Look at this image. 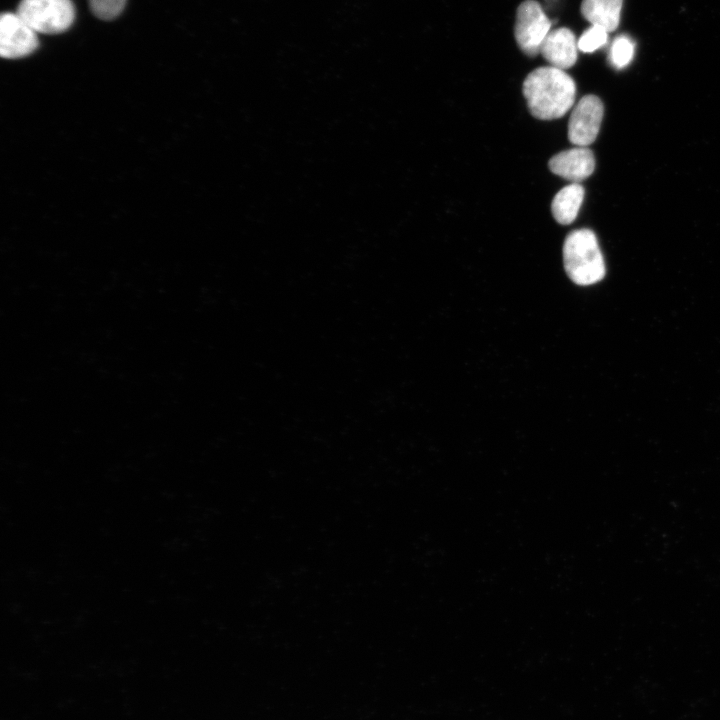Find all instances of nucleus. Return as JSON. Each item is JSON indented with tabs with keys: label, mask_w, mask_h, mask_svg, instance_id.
Returning a JSON list of instances; mask_svg holds the SVG:
<instances>
[{
	"label": "nucleus",
	"mask_w": 720,
	"mask_h": 720,
	"mask_svg": "<svg viewBox=\"0 0 720 720\" xmlns=\"http://www.w3.org/2000/svg\"><path fill=\"white\" fill-rule=\"evenodd\" d=\"M608 40V32L596 25H591L577 41L578 49L590 53L604 46Z\"/></svg>",
	"instance_id": "f8f14e48"
},
{
	"label": "nucleus",
	"mask_w": 720,
	"mask_h": 720,
	"mask_svg": "<svg viewBox=\"0 0 720 720\" xmlns=\"http://www.w3.org/2000/svg\"><path fill=\"white\" fill-rule=\"evenodd\" d=\"M36 33L17 13H3L0 18L1 56L16 59L31 54L39 44Z\"/></svg>",
	"instance_id": "423d86ee"
},
{
	"label": "nucleus",
	"mask_w": 720,
	"mask_h": 720,
	"mask_svg": "<svg viewBox=\"0 0 720 720\" xmlns=\"http://www.w3.org/2000/svg\"><path fill=\"white\" fill-rule=\"evenodd\" d=\"M622 3L623 0H583L581 12L591 25L600 26L609 33L619 25Z\"/></svg>",
	"instance_id": "1a4fd4ad"
},
{
	"label": "nucleus",
	"mask_w": 720,
	"mask_h": 720,
	"mask_svg": "<svg viewBox=\"0 0 720 720\" xmlns=\"http://www.w3.org/2000/svg\"><path fill=\"white\" fill-rule=\"evenodd\" d=\"M549 168L554 174L578 183L593 173L595 158L590 149L578 146L554 155L549 160Z\"/></svg>",
	"instance_id": "0eeeda50"
},
{
	"label": "nucleus",
	"mask_w": 720,
	"mask_h": 720,
	"mask_svg": "<svg viewBox=\"0 0 720 720\" xmlns=\"http://www.w3.org/2000/svg\"><path fill=\"white\" fill-rule=\"evenodd\" d=\"M16 13L35 32L44 34L67 30L75 17L71 0H21Z\"/></svg>",
	"instance_id": "7ed1b4c3"
},
{
	"label": "nucleus",
	"mask_w": 720,
	"mask_h": 720,
	"mask_svg": "<svg viewBox=\"0 0 720 720\" xmlns=\"http://www.w3.org/2000/svg\"><path fill=\"white\" fill-rule=\"evenodd\" d=\"M566 274L577 285H591L605 276V262L597 238L589 229L570 232L563 245Z\"/></svg>",
	"instance_id": "f03ea898"
},
{
	"label": "nucleus",
	"mask_w": 720,
	"mask_h": 720,
	"mask_svg": "<svg viewBox=\"0 0 720 720\" xmlns=\"http://www.w3.org/2000/svg\"><path fill=\"white\" fill-rule=\"evenodd\" d=\"M89 3L95 16L103 20H112L122 12L126 0H89Z\"/></svg>",
	"instance_id": "ddd939ff"
},
{
	"label": "nucleus",
	"mask_w": 720,
	"mask_h": 720,
	"mask_svg": "<svg viewBox=\"0 0 720 720\" xmlns=\"http://www.w3.org/2000/svg\"><path fill=\"white\" fill-rule=\"evenodd\" d=\"M578 45L573 32L568 28L550 31L542 43L540 53L550 66L565 70L577 60Z\"/></svg>",
	"instance_id": "6e6552de"
},
{
	"label": "nucleus",
	"mask_w": 720,
	"mask_h": 720,
	"mask_svg": "<svg viewBox=\"0 0 720 720\" xmlns=\"http://www.w3.org/2000/svg\"><path fill=\"white\" fill-rule=\"evenodd\" d=\"M550 29L551 21L537 1L526 0L519 5L514 34L517 44L526 55L535 56L540 53Z\"/></svg>",
	"instance_id": "20e7f679"
},
{
	"label": "nucleus",
	"mask_w": 720,
	"mask_h": 720,
	"mask_svg": "<svg viewBox=\"0 0 720 720\" xmlns=\"http://www.w3.org/2000/svg\"><path fill=\"white\" fill-rule=\"evenodd\" d=\"M604 114L602 101L595 95H586L575 105L568 123L571 143L586 147L592 144L599 132Z\"/></svg>",
	"instance_id": "39448f33"
},
{
	"label": "nucleus",
	"mask_w": 720,
	"mask_h": 720,
	"mask_svg": "<svg viewBox=\"0 0 720 720\" xmlns=\"http://www.w3.org/2000/svg\"><path fill=\"white\" fill-rule=\"evenodd\" d=\"M634 55V44L632 40L625 36H618L612 43L609 59L611 64L618 69L627 66Z\"/></svg>",
	"instance_id": "9b49d317"
},
{
	"label": "nucleus",
	"mask_w": 720,
	"mask_h": 720,
	"mask_svg": "<svg viewBox=\"0 0 720 720\" xmlns=\"http://www.w3.org/2000/svg\"><path fill=\"white\" fill-rule=\"evenodd\" d=\"M584 189L578 183L565 186L557 192L551 204L555 220L563 225L572 223L583 202Z\"/></svg>",
	"instance_id": "9d476101"
},
{
	"label": "nucleus",
	"mask_w": 720,
	"mask_h": 720,
	"mask_svg": "<svg viewBox=\"0 0 720 720\" xmlns=\"http://www.w3.org/2000/svg\"><path fill=\"white\" fill-rule=\"evenodd\" d=\"M522 91L534 117L552 120L562 117L573 106L576 85L565 70L545 66L527 75Z\"/></svg>",
	"instance_id": "f257e3e1"
}]
</instances>
